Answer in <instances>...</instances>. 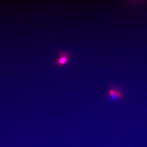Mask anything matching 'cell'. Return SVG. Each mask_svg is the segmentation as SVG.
Returning <instances> with one entry per match:
<instances>
[{
	"label": "cell",
	"instance_id": "obj_1",
	"mask_svg": "<svg viewBox=\"0 0 147 147\" xmlns=\"http://www.w3.org/2000/svg\"><path fill=\"white\" fill-rule=\"evenodd\" d=\"M123 96V92L122 89L114 86H110L107 94V98L113 102H116L121 99Z\"/></svg>",
	"mask_w": 147,
	"mask_h": 147
},
{
	"label": "cell",
	"instance_id": "obj_2",
	"mask_svg": "<svg viewBox=\"0 0 147 147\" xmlns=\"http://www.w3.org/2000/svg\"><path fill=\"white\" fill-rule=\"evenodd\" d=\"M69 57V56L68 53L61 52L59 54V58L55 62V64L60 66L64 65L68 61Z\"/></svg>",
	"mask_w": 147,
	"mask_h": 147
}]
</instances>
